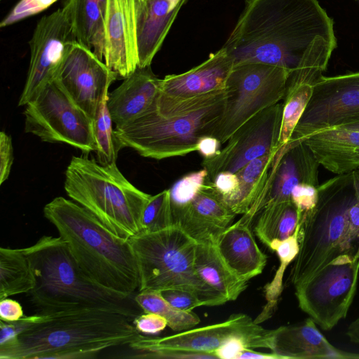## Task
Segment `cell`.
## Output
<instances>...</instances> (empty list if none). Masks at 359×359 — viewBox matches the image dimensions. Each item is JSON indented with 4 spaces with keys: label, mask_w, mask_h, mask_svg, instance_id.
Wrapping results in <instances>:
<instances>
[{
    "label": "cell",
    "mask_w": 359,
    "mask_h": 359,
    "mask_svg": "<svg viewBox=\"0 0 359 359\" xmlns=\"http://www.w3.org/2000/svg\"><path fill=\"white\" fill-rule=\"evenodd\" d=\"M318 36L337 45L333 20L318 0H245L222 47L234 65L259 62L293 71Z\"/></svg>",
    "instance_id": "obj_1"
},
{
    "label": "cell",
    "mask_w": 359,
    "mask_h": 359,
    "mask_svg": "<svg viewBox=\"0 0 359 359\" xmlns=\"http://www.w3.org/2000/svg\"><path fill=\"white\" fill-rule=\"evenodd\" d=\"M317 189L316 205L301 219L299 250L290 274L294 286L329 264L359 262V169Z\"/></svg>",
    "instance_id": "obj_2"
},
{
    "label": "cell",
    "mask_w": 359,
    "mask_h": 359,
    "mask_svg": "<svg viewBox=\"0 0 359 359\" xmlns=\"http://www.w3.org/2000/svg\"><path fill=\"white\" fill-rule=\"evenodd\" d=\"M132 320L119 313L95 309L38 313L32 325L0 346V359L95 358L104 349L138 340L142 334Z\"/></svg>",
    "instance_id": "obj_3"
},
{
    "label": "cell",
    "mask_w": 359,
    "mask_h": 359,
    "mask_svg": "<svg viewBox=\"0 0 359 359\" xmlns=\"http://www.w3.org/2000/svg\"><path fill=\"white\" fill-rule=\"evenodd\" d=\"M226 98V89L187 98L169 96L159 90L147 111L132 122L115 128L118 147H130L143 157L156 160L197 151L198 140L211 135Z\"/></svg>",
    "instance_id": "obj_4"
},
{
    "label": "cell",
    "mask_w": 359,
    "mask_h": 359,
    "mask_svg": "<svg viewBox=\"0 0 359 359\" xmlns=\"http://www.w3.org/2000/svg\"><path fill=\"white\" fill-rule=\"evenodd\" d=\"M43 214L91 280L124 298L139 288L137 262L128 240L116 236L86 208L62 196L47 203Z\"/></svg>",
    "instance_id": "obj_5"
},
{
    "label": "cell",
    "mask_w": 359,
    "mask_h": 359,
    "mask_svg": "<svg viewBox=\"0 0 359 359\" xmlns=\"http://www.w3.org/2000/svg\"><path fill=\"white\" fill-rule=\"evenodd\" d=\"M23 249L36 279L29 294L39 313L95 309L119 313L132 319L139 315L130 297H122L91 280L60 236H43Z\"/></svg>",
    "instance_id": "obj_6"
},
{
    "label": "cell",
    "mask_w": 359,
    "mask_h": 359,
    "mask_svg": "<svg viewBox=\"0 0 359 359\" xmlns=\"http://www.w3.org/2000/svg\"><path fill=\"white\" fill-rule=\"evenodd\" d=\"M64 187L70 198L116 236L128 240L142 231V215L151 195L133 185L116 163L102 165L93 158L73 156Z\"/></svg>",
    "instance_id": "obj_7"
},
{
    "label": "cell",
    "mask_w": 359,
    "mask_h": 359,
    "mask_svg": "<svg viewBox=\"0 0 359 359\" xmlns=\"http://www.w3.org/2000/svg\"><path fill=\"white\" fill-rule=\"evenodd\" d=\"M128 241L137 262L139 292L180 289L196 294L204 306L227 302L198 276L194 264L197 241L178 226L142 231Z\"/></svg>",
    "instance_id": "obj_8"
},
{
    "label": "cell",
    "mask_w": 359,
    "mask_h": 359,
    "mask_svg": "<svg viewBox=\"0 0 359 359\" xmlns=\"http://www.w3.org/2000/svg\"><path fill=\"white\" fill-rule=\"evenodd\" d=\"M292 71L259 62L234 65L226 86L222 113L210 136L222 144L255 115L283 100Z\"/></svg>",
    "instance_id": "obj_9"
},
{
    "label": "cell",
    "mask_w": 359,
    "mask_h": 359,
    "mask_svg": "<svg viewBox=\"0 0 359 359\" xmlns=\"http://www.w3.org/2000/svg\"><path fill=\"white\" fill-rule=\"evenodd\" d=\"M23 114L25 131L42 141L67 144L85 153L95 151L93 119L56 80L25 105Z\"/></svg>",
    "instance_id": "obj_10"
},
{
    "label": "cell",
    "mask_w": 359,
    "mask_h": 359,
    "mask_svg": "<svg viewBox=\"0 0 359 359\" xmlns=\"http://www.w3.org/2000/svg\"><path fill=\"white\" fill-rule=\"evenodd\" d=\"M273 334V330L265 329L248 315L238 313L232 314L224 322L191 328L170 336L142 335L129 347L138 352L132 358H156L158 354L168 351L209 353L215 356L217 349L236 338L243 340L248 348L271 350Z\"/></svg>",
    "instance_id": "obj_11"
},
{
    "label": "cell",
    "mask_w": 359,
    "mask_h": 359,
    "mask_svg": "<svg viewBox=\"0 0 359 359\" xmlns=\"http://www.w3.org/2000/svg\"><path fill=\"white\" fill-rule=\"evenodd\" d=\"M358 276L359 262L325 266L294 286L299 307L323 330H332L346 317Z\"/></svg>",
    "instance_id": "obj_12"
},
{
    "label": "cell",
    "mask_w": 359,
    "mask_h": 359,
    "mask_svg": "<svg viewBox=\"0 0 359 359\" xmlns=\"http://www.w3.org/2000/svg\"><path fill=\"white\" fill-rule=\"evenodd\" d=\"M359 121V72L326 77L313 86L311 97L288 143Z\"/></svg>",
    "instance_id": "obj_13"
},
{
    "label": "cell",
    "mask_w": 359,
    "mask_h": 359,
    "mask_svg": "<svg viewBox=\"0 0 359 359\" xmlns=\"http://www.w3.org/2000/svg\"><path fill=\"white\" fill-rule=\"evenodd\" d=\"M283 103L261 111L238 128L226 144L214 157L204 159L202 165L212 181L219 172H236L254 159L278 151Z\"/></svg>",
    "instance_id": "obj_14"
},
{
    "label": "cell",
    "mask_w": 359,
    "mask_h": 359,
    "mask_svg": "<svg viewBox=\"0 0 359 359\" xmlns=\"http://www.w3.org/2000/svg\"><path fill=\"white\" fill-rule=\"evenodd\" d=\"M92 119L110 85L118 76L94 52L73 39L54 79Z\"/></svg>",
    "instance_id": "obj_15"
},
{
    "label": "cell",
    "mask_w": 359,
    "mask_h": 359,
    "mask_svg": "<svg viewBox=\"0 0 359 359\" xmlns=\"http://www.w3.org/2000/svg\"><path fill=\"white\" fill-rule=\"evenodd\" d=\"M73 39L70 20L64 7L38 21L29 41V67L18 106H25L54 80L67 46Z\"/></svg>",
    "instance_id": "obj_16"
},
{
    "label": "cell",
    "mask_w": 359,
    "mask_h": 359,
    "mask_svg": "<svg viewBox=\"0 0 359 359\" xmlns=\"http://www.w3.org/2000/svg\"><path fill=\"white\" fill-rule=\"evenodd\" d=\"M171 205L173 224L197 242H215L236 216L223 201L212 180L187 203Z\"/></svg>",
    "instance_id": "obj_17"
},
{
    "label": "cell",
    "mask_w": 359,
    "mask_h": 359,
    "mask_svg": "<svg viewBox=\"0 0 359 359\" xmlns=\"http://www.w3.org/2000/svg\"><path fill=\"white\" fill-rule=\"evenodd\" d=\"M103 60L124 79L138 67L135 0H107Z\"/></svg>",
    "instance_id": "obj_18"
},
{
    "label": "cell",
    "mask_w": 359,
    "mask_h": 359,
    "mask_svg": "<svg viewBox=\"0 0 359 359\" xmlns=\"http://www.w3.org/2000/svg\"><path fill=\"white\" fill-rule=\"evenodd\" d=\"M234 61L222 47L201 64L179 74L166 75L161 81L160 92L187 98L224 90Z\"/></svg>",
    "instance_id": "obj_19"
},
{
    "label": "cell",
    "mask_w": 359,
    "mask_h": 359,
    "mask_svg": "<svg viewBox=\"0 0 359 359\" xmlns=\"http://www.w3.org/2000/svg\"><path fill=\"white\" fill-rule=\"evenodd\" d=\"M188 0H135L138 67L151 66L177 15Z\"/></svg>",
    "instance_id": "obj_20"
},
{
    "label": "cell",
    "mask_w": 359,
    "mask_h": 359,
    "mask_svg": "<svg viewBox=\"0 0 359 359\" xmlns=\"http://www.w3.org/2000/svg\"><path fill=\"white\" fill-rule=\"evenodd\" d=\"M271 351L283 359L359 358V354L334 347L311 318L273 330Z\"/></svg>",
    "instance_id": "obj_21"
},
{
    "label": "cell",
    "mask_w": 359,
    "mask_h": 359,
    "mask_svg": "<svg viewBox=\"0 0 359 359\" xmlns=\"http://www.w3.org/2000/svg\"><path fill=\"white\" fill-rule=\"evenodd\" d=\"M123 80L108 95L107 106L116 128L132 122L151 107L159 93L161 81L151 66L137 67Z\"/></svg>",
    "instance_id": "obj_22"
},
{
    "label": "cell",
    "mask_w": 359,
    "mask_h": 359,
    "mask_svg": "<svg viewBox=\"0 0 359 359\" xmlns=\"http://www.w3.org/2000/svg\"><path fill=\"white\" fill-rule=\"evenodd\" d=\"M319 165L304 141L287 143L281 147L276 156V169L268 203L291 199L292 191L299 184L318 187Z\"/></svg>",
    "instance_id": "obj_23"
},
{
    "label": "cell",
    "mask_w": 359,
    "mask_h": 359,
    "mask_svg": "<svg viewBox=\"0 0 359 359\" xmlns=\"http://www.w3.org/2000/svg\"><path fill=\"white\" fill-rule=\"evenodd\" d=\"M250 224L241 218L229 225L215 242L225 263L245 282L262 273L267 262V256L255 241Z\"/></svg>",
    "instance_id": "obj_24"
},
{
    "label": "cell",
    "mask_w": 359,
    "mask_h": 359,
    "mask_svg": "<svg viewBox=\"0 0 359 359\" xmlns=\"http://www.w3.org/2000/svg\"><path fill=\"white\" fill-rule=\"evenodd\" d=\"M304 141L320 165L341 175L351 172V156L359 148V130L332 128L315 133Z\"/></svg>",
    "instance_id": "obj_25"
},
{
    "label": "cell",
    "mask_w": 359,
    "mask_h": 359,
    "mask_svg": "<svg viewBox=\"0 0 359 359\" xmlns=\"http://www.w3.org/2000/svg\"><path fill=\"white\" fill-rule=\"evenodd\" d=\"M107 0H67V10L75 40L103 61Z\"/></svg>",
    "instance_id": "obj_26"
},
{
    "label": "cell",
    "mask_w": 359,
    "mask_h": 359,
    "mask_svg": "<svg viewBox=\"0 0 359 359\" xmlns=\"http://www.w3.org/2000/svg\"><path fill=\"white\" fill-rule=\"evenodd\" d=\"M194 264L200 278L227 302L236 300L248 286L225 263L215 242H197Z\"/></svg>",
    "instance_id": "obj_27"
},
{
    "label": "cell",
    "mask_w": 359,
    "mask_h": 359,
    "mask_svg": "<svg viewBox=\"0 0 359 359\" xmlns=\"http://www.w3.org/2000/svg\"><path fill=\"white\" fill-rule=\"evenodd\" d=\"M301 221L297 206L292 199L272 201L259 212L255 226L259 240L269 248L274 241L292 236Z\"/></svg>",
    "instance_id": "obj_28"
},
{
    "label": "cell",
    "mask_w": 359,
    "mask_h": 359,
    "mask_svg": "<svg viewBox=\"0 0 359 359\" xmlns=\"http://www.w3.org/2000/svg\"><path fill=\"white\" fill-rule=\"evenodd\" d=\"M36 279L24 249L0 248V299L30 292Z\"/></svg>",
    "instance_id": "obj_29"
},
{
    "label": "cell",
    "mask_w": 359,
    "mask_h": 359,
    "mask_svg": "<svg viewBox=\"0 0 359 359\" xmlns=\"http://www.w3.org/2000/svg\"><path fill=\"white\" fill-rule=\"evenodd\" d=\"M278 151L254 159L236 172L238 191L228 205L233 213L244 215L249 210L266 184Z\"/></svg>",
    "instance_id": "obj_30"
},
{
    "label": "cell",
    "mask_w": 359,
    "mask_h": 359,
    "mask_svg": "<svg viewBox=\"0 0 359 359\" xmlns=\"http://www.w3.org/2000/svg\"><path fill=\"white\" fill-rule=\"evenodd\" d=\"M301 222L294 233L283 241L273 242L269 248L276 252L280 264L271 281L264 286V294L266 304L260 314L254 320L259 324L269 319L274 312L279 297L283 291V276L287 266L294 260L299 250V231Z\"/></svg>",
    "instance_id": "obj_31"
},
{
    "label": "cell",
    "mask_w": 359,
    "mask_h": 359,
    "mask_svg": "<svg viewBox=\"0 0 359 359\" xmlns=\"http://www.w3.org/2000/svg\"><path fill=\"white\" fill-rule=\"evenodd\" d=\"M337 45L322 36H317L304 52L299 63L291 73L287 87L300 84L314 86L323 76Z\"/></svg>",
    "instance_id": "obj_32"
},
{
    "label": "cell",
    "mask_w": 359,
    "mask_h": 359,
    "mask_svg": "<svg viewBox=\"0 0 359 359\" xmlns=\"http://www.w3.org/2000/svg\"><path fill=\"white\" fill-rule=\"evenodd\" d=\"M134 301L144 313H157L164 317L168 326L173 331H184L200 323V318L195 313L174 308L158 291H141L135 296Z\"/></svg>",
    "instance_id": "obj_33"
},
{
    "label": "cell",
    "mask_w": 359,
    "mask_h": 359,
    "mask_svg": "<svg viewBox=\"0 0 359 359\" xmlns=\"http://www.w3.org/2000/svg\"><path fill=\"white\" fill-rule=\"evenodd\" d=\"M313 86L300 84L287 87L283 102L279 147L288 143L311 97Z\"/></svg>",
    "instance_id": "obj_34"
},
{
    "label": "cell",
    "mask_w": 359,
    "mask_h": 359,
    "mask_svg": "<svg viewBox=\"0 0 359 359\" xmlns=\"http://www.w3.org/2000/svg\"><path fill=\"white\" fill-rule=\"evenodd\" d=\"M108 95L109 92L104 96L93 118L95 151L98 162L102 165L116 163L119 151L107 106Z\"/></svg>",
    "instance_id": "obj_35"
},
{
    "label": "cell",
    "mask_w": 359,
    "mask_h": 359,
    "mask_svg": "<svg viewBox=\"0 0 359 359\" xmlns=\"http://www.w3.org/2000/svg\"><path fill=\"white\" fill-rule=\"evenodd\" d=\"M143 232H155L173 225L169 189L151 196L142 215Z\"/></svg>",
    "instance_id": "obj_36"
},
{
    "label": "cell",
    "mask_w": 359,
    "mask_h": 359,
    "mask_svg": "<svg viewBox=\"0 0 359 359\" xmlns=\"http://www.w3.org/2000/svg\"><path fill=\"white\" fill-rule=\"evenodd\" d=\"M211 179L204 168L185 175L169 189L171 204L181 205L187 203Z\"/></svg>",
    "instance_id": "obj_37"
},
{
    "label": "cell",
    "mask_w": 359,
    "mask_h": 359,
    "mask_svg": "<svg viewBox=\"0 0 359 359\" xmlns=\"http://www.w3.org/2000/svg\"><path fill=\"white\" fill-rule=\"evenodd\" d=\"M57 0H20L0 22V27L13 25L21 20L47 9Z\"/></svg>",
    "instance_id": "obj_38"
},
{
    "label": "cell",
    "mask_w": 359,
    "mask_h": 359,
    "mask_svg": "<svg viewBox=\"0 0 359 359\" xmlns=\"http://www.w3.org/2000/svg\"><path fill=\"white\" fill-rule=\"evenodd\" d=\"M318 187L299 184L292 191L291 199L299 211L301 219L313 210L318 199Z\"/></svg>",
    "instance_id": "obj_39"
},
{
    "label": "cell",
    "mask_w": 359,
    "mask_h": 359,
    "mask_svg": "<svg viewBox=\"0 0 359 359\" xmlns=\"http://www.w3.org/2000/svg\"><path fill=\"white\" fill-rule=\"evenodd\" d=\"M160 293L172 306L181 311H191L196 307L204 306L197 295L190 291L168 289Z\"/></svg>",
    "instance_id": "obj_40"
},
{
    "label": "cell",
    "mask_w": 359,
    "mask_h": 359,
    "mask_svg": "<svg viewBox=\"0 0 359 359\" xmlns=\"http://www.w3.org/2000/svg\"><path fill=\"white\" fill-rule=\"evenodd\" d=\"M214 186L229 205L238 191L239 180L236 172L224 171L218 173L212 180Z\"/></svg>",
    "instance_id": "obj_41"
},
{
    "label": "cell",
    "mask_w": 359,
    "mask_h": 359,
    "mask_svg": "<svg viewBox=\"0 0 359 359\" xmlns=\"http://www.w3.org/2000/svg\"><path fill=\"white\" fill-rule=\"evenodd\" d=\"M133 323L140 333L147 334H157L168 326L164 317L154 313L138 315L133 319Z\"/></svg>",
    "instance_id": "obj_42"
},
{
    "label": "cell",
    "mask_w": 359,
    "mask_h": 359,
    "mask_svg": "<svg viewBox=\"0 0 359 359\" xmlns=\"http://www.w3.org/2000/svg\"><path fill=\"white\" fill-rule=\"evenodd\" d=\"M13 162L11 137L4 132L0 133V184L9 177Z\"/></svg>",
    "instance_id": "obj_43"
},
{
    "label": "cell",
    "mask_w": 359,
    "mask_h": 359,
    "mask_svg": "<svg viewBox=\"0 0 359 359\" xmlns=\"http://www.w3.org/2000/svg\"><path fill=\"white\" fill-rule=\"evenodd\" d=\"M24 317L21 305L15 300L9 298L0 299V320L5 322H14Z\"/></svg>",
    "instance_id": "obj_44"
},
{
    "label": "cell",
    "mask_w": 359,
    "mask_h": 359,
    "mask_svg": "<svg viewBox=\"0 0 359 359\" xmlns=\"http://www.w3.org/2000/svg\"><path fill=\"white\" fill-rule=\"evenodd\" d=\"M245 347L247 346L243 340L237 338L232 339L217 349L215 355L218 359H238Z\"/></svg>",
    "instance_id": "obj_45"
},
{
    "label": "cell",
    "mask_w": 359,
    "mask_h": 359,
    "mask_svg": "<svg viewBox=\"0 0 359 359\" xmlns=\"http://www.w3.org/2000/svg\"><path fill=\"white\" fill-rule=\"evenodd\" d=\"M219 140L210 135L203 136L198 142L197 151L204 158H210L216 156L221 149Z\"/></svg>",
    "instance_id": "obj_46"
},
{
    "label": "cell",
    "mask_w": 359,
    "mask_h": 359,
    "mask_svg": "<svg viewBox=\"0 0 359 359\" xmlns=\"http://www.w3.org/2000/svg\"><path fill=\"white\" fill-rule=\"evenodd\" d=\"M238 359H283L281 356L273 353H262L250 348H244Z\"/></svg>",
    "instance_id": "obj_47"
},
{
    "label": "cell",
    "mask_w": 359,
    "mask_h": 359,
    "mask_svg": "<svg viewBox=\"0 0 359 359\" xmlns=\"http://www.w3.org/2000/svg\"><path fill=\"white\" fill-rule=\"evenodd\" d=\"M346 334L349 340L359 346V317L349 325Z\"/></svg>",
    "instance_id": "obj_48"
},
{
    "label": "cell",
    "mask_w": 359,
    "mask_h": 359,
    "mask_svg": "<svg viewBox=\"0 0 359 359\" xmlns=\"http://www.w3.org/2000/svg\"><path fill=\"white\" fill-rule=\"evenodd\" d=\"M341 128H348V129H351V130H359V121L358 122L352 123H350V124H348V125H346V126H341Z\"/></svg>",
    "instance_id": "obj_49"
},
{
    "label": "cell",
    "mask_w": 359,
    "mask_h": 359,
    "mask_svg": "<svg viewBox=\"0 0 359 359\" xmlns=\"http://www.w3.org/2000/svg\"><path fill=\"white\" fill-rule=\"evenodd\" d=\"M358 1H359V0H358Z\"/></svg>",
    "instance_id": "obj_50"
}]
</instances>
